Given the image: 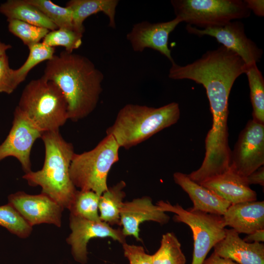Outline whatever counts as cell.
<instances>
[{"label": "cell", "instance_id": "obj_1", "mask_svg": "<svg viewBox=\"0 0 264 264\" xmlns=\"http://www.w3.org/2000/svg\"><path fill=\"white\" fill-rule=\"evenodd\" d=\"M42 76L54 82L64 94L69 120L83 119L96 108L104 76L87 57L63 51L47 61Z\"/></svg>", "mask_w": 264, "mask_h": 264}, {"label": "cell", "instance_id": "obj_2", "mask_svg": "<svg viewBox=\"0 0 264 264\" xmlns=\"http://www.w3.org/2000/svg\"><path fill=\"white\" fill-rule=\"evenodd\" d=\"M41 138L45 149L43 168L25 173L22 178L31 186H40L42 193L50 197L64 209H69L77 191L69 174L75 154L73 146L63 138L59 130L44 132Z\"/></svg>", "mask_w": 264, "mask_h": 264}, {"label": "cell", "instance_id": "obj_3", "mask_svg": "<svg viewBox=\"0 0 264 264\" xmlns=\"http://www.w3.org/2000/svg\"><path fill=\"white\" fill-rule=\"evenodd\" d=\"M180 114L176 102L158 108L128 104L118 111L106 134L112 135L120 148L129 149L176 124Z\"/></svg>", "mask_w": 264, "mask_h": 264}, {"label": "cell", "instance_id": "obj_4", "mask_svg": "<svg viewBox=\"0 0 264 264\" xmlns=\"http://www.w3.org/2000/svg\"><path fill=\"white\" fill-rule=\"evenodd\" d=\"M17 107L40 131L59 130L68 118V106L59 87L43 76L24 88Z\"/></svg>", "mask_w": 264, "mask_h": 264}, {"label": "cell", "instance_id": "obj_5", "mask_svg": "<svg viewBox=\"0 0 264 264\" xmlns=\"http://www.w3.org/2000/svg\"><path fill=\"white\" fill-rule=\"evenodd\" d=\"M120 148L114 137L107 134L92 150L75 153L69 168L75 187L81 190L92 191L101 196L109 188L108 176L119 160Z\"/></svg>", "mask_w": 264, "mask_h": 264}, {"label": "cell", "instance_id": "obj_6", "mask_svg": "<svg viewBox=\"0 0 264 264\" xmlns=\"http://www.w3.org/2000/svg\"><path fill=\"white\" fill-rule=\"evenodd\" d=\"M176 17L203 29L222 26L247 18L251 11L241 0H172Z\"/></svg>", "mask_w": 264, "mask_h": 264}, {"label": "cell", "instance_id": "obj_7", "mask_svg": "<svg viewBox=\"0 0 264 264\" xmlns=\"http://www.w3.org/2000/svg\"><path fill=\"white\" fill-rule=\"evenodd\" d=\"M163 212L175 214L173 220L187 224L191 229L194 250L191 264H202L206 256L225 234L222 216L209 214L190 208L185 209L178 204L159 201L156 204Z\"/></svg>", "mask_w": 264, "mask_h": 264}, {"label": "cell", "instance_id": "obj_8", "mask_svg": "<svg viewBox=\"0 0 264 264\" xmlns=\"http://www.w3.org/2000/svg\"><path fill=\"white\" fill-rule=\"evenodd\" d=\"M264 164V124L252 119L241 132L231 151L230 168L246 177Z\"/></svg>", "mask_w": 264, "mask_h": 264}, {"label": "cell", "instance_id": "obj_9", "mask_svg": "<svg viewBox=\"0 0 264 264\" xmlns=\"http://www.w3.org/2000/svg\"><path fill=\"white\" fill-rule=\"evenodd\" d=\"M43 133L17 107L11 129L0 144V161L9 156L14 157L19 160L25 173L30 172L31 149Z\"/></svg>", "mask_w": 264, "mask_h": 264}, {"label": "cell", "instance_id": "obj_10", "mask_svg": "<svg viewBox=\"0 0 264 264\" xmlns=\"http://www.w3.org/2000/svg\"><path fill=\"white\" fill-rule=\"evenodd\" d=\"M186 29L199 37H214L221 45L238 54L246 66L257 64L262 57L263 50L246 36L244 25L240 21H231L222 26L202 29L187 24Z\"/></svg>", "mask_w": 264, "mask_h": 264}, {"label": "cell", "instance_id": "obj_11", "mask_svg": "<svg viewBox=\"0 0 264 264\" xmlns=\"http://www.w3.org/2000/svg\"><path fill=\"white\" fill-rule=\"evenodd\" d=\"M69 227L71 232L66 242L71 246L74 260L82 264L87 262V244L92 239L110 237L122 244L126 242L122 230L114 229L103 221H91L70 214Z\"/></svg>", "mask_w": 264, "mask_h": 264}, {"label": "cell", "instance_id": "obj_12", "mask_svg": "<svg viewBox=\"0 0 264 264\" xmlns=\"http://www.w3.org/2000/svg\"><path fill=\"white\" fill-rule=\"evenodd\" d=\"M8 199L31 226L42 223L61 226L64 208L45 194L30 195L19 191L10 195Z\"/></svg>", "mask_w": 264, "mask_h": 264}, {"label": "cell", "instance_id": "obj_13", "mask_svg": "<svg viewBox=\"0 0 264 264\" xmlns=\"http://www.w3.org/2000/svg\"><path fill=\"white\" fill-rule=\"evenodd\" d=\"M181 22L177 17L170 21L154 23L143 21L133 26L127 39L134 51L142 52L146 48H151L165 56L172 64L175 61L168 47L169 37Z\"/></svg>", "mask_w": 264, "mask_h": 264}, {"label": "cell", "instance_id": "obj_14", "mask_svg": "<svg viewBox=\"0 0 264 264\" xmlns=\"http://www.w3.org/2000/svg\"><path fill=\"white\" fill-rule=\"evenodd\" d=\"M169 220V216L147 196L124 202L120 212V225L123 226L124 235L132 236L139 241H141L139 226L141 223L150 220L164 224Z\"/></svg>", "mask_w": 264, "mask_h": 264}, {"label": "cell", "instance_id": "obj_15", "mask_svg": "<svg viewBox=\"0 0 264 264\" xmlns=\"http://www.w3.org/2000/svg\"><path fill=\"white\" fill-rule=\"evenodd\" d=\"M218 256L239 264H264V244L247 242L233 229H225L224 238L213 247Z\"/></svg>", "mask_w": 264, "mask_h": 264}, {"label": "cell", "instance_id": "obj_16", "mask_svg": "<svg viewBox=\"0 0 264 264\" xmlns=\"http://www.w3.org/2000/svg\"><path fill=\"white\" fill-rule=\"evenodd\" d=\"M230 204L255 201L257 195L243 177L230 168L200 184Z\"/></svg>", "mask_w": 264, "mask_h": 264}, {"label": "cell", "instance_id": "obj_17", "mask_svg": "<svg viewBox=\"0 0 264 264\" xmlns=\"http://www.w3.org/2000/svg\"><path fill=\"white\" fill-rule=\"evenodd\" d=\"M225 226L238 233L248 235L264 229V201H251L231 204L222 215Z\"/></svg>", "mask_w": 264, "mask_h": 264}, {"label": "cell", "instance_id": "obj_18", "mask_svg": "<svg viewBox=\"0 0 264 264\" xmlns=\"http://www.w3.org/2000/svg\"><path fill=\"white\" fill-rule=\"evenodd\" d=\"M173 178L189 196L193 203L191 208L193 210L222 216L231 205L210 190L193 181L187 174L176 172Z\"/></svg>", "mask_w": 264, "mask_h": 264}, {"label": "cell", "instance_id": "obj_19", "mask_svg": "<svg viewBox=\"0 0 264 264\" xmlns=\"http://www.w3.org/2000/svg\"><path fill=\"white\" fill-rule=\"evenodd\" d=\"M118 2L117 0H71L67 2L66 6L72 11L75 29L83 34L85 20L89 16L101 12L108 17L109 26L115 28V16Z\"/></svg>", "mask_w": 264, "mask_h": 264}, {"label": "cell", "instance_id": "obj_20", "mask_svg": "<svg viewBox=\"0 0 264 264\" xmlns=\"http://www.w3.org/2000/svg\"><path fill=\"white\" fill-rule=\"evenodd\" d=\"M0 12L7 18V21L19 20L49 31L58 28L42 11L27 0H8L0 4Z\"/></svg>", "mask_w": 264, "mask_h": 264}, {"label": "cell", "instance_id": "obj_21", "mask_svg": "<svg viewBox=\"0 0 264 264\" xmlns=\"http://www.w3.org/2000/svg\"><path fill=\"white\" fill-rule=\"evenodd\" d=\"M126 183L122 180L109 187L100 196L99 202L101 220L110 225H120V212L126 196L123 189Z\"/></svg>", "mask_w": 264, "mask_h": 264}, {"label": "cell", "instance_id": "obj_22", "mask_svg": "<svg viewBox=\"0 0 264 264\" xmlns=\"http://www.w3.org/2000/svg\"><path fill=\"white\" fill-rule=\"evenodd\" d=\"M253 119L264 124V79L257 64L246 66Z\"/></svg>", "mask_w": 264, "mask_h": 264}, {"label": "cell", "instance_id": "obj_23", "mask_svg": "<svg viewBox=\"0 0 264 264\" xmlns=\"http://www.w3.org/2000/svg\"><path fill=\"white\" fill-rule=\"evenodd\" d=\"M151 258L152 264H186V262L181 244L172 232L162 235L160 247Z\"/></svg>", "mask_w": 264, "mask_h": 264}, {"label": "cell", "instance_id": "obj_24", "mask_svg": "<svg viewBox=\"0 0 264 264\" xmlns=\"http://www.w3.org/2000/svg\"><path fill=\"white\" fill-rule=\"evenodd\" d=\"M100 196L92 191L77 190L70 214L91 221H102L99 214Z\"/></svg>", "mask_w": 264, "mask_h": 264}, {"label": "cell", "instance_id": "obj_25", "mask_svg": "<svg viewBox=\"0 0 264 264\" xmlns=\"http://www.w3.org/2000/svg\"><path fill=\"white\" fill-rule=\"evenodd\" d=\"M28 56L23 64L17 69H13V78L17 87L24 81L28 73L39 63L51 59L54 55L55 47L49 46L43 42L28 46Z\"/></svg>", "mask_w": 264, "mask_h": 264}, {"label": "cell", "instance_id": "obj_26", "mask_svg": "<svg viewBox=\"0 0 264 264\" xmlns=\"http://www.w3.org/2000/svg\"><path fill=\"white\" fill-rule=\"evenodd\" d=\"M0 226L20 238L28 237L31 226L10 203L0 206Z\"/></svg>", "mask_w": 264, "mask_h": 264}, {"label": "cell", "instance_id": "obj_27", "mask_svg": "<svg viewBox=\"0 0 264 264\" xmlns=\"http://www.w3.org/2000/svg\"><path fill=\"white\" fill-rule=\"evenodd\" d=\"M27 1L42 11L58 28L76 30L73 23L72 11L69 8L58 5L49 0Z\"/></svg>", "mask_w": 264, "mask_h": 264}, {"label": "cell", "instance_id": "obj_28", "mask_svg": "<svg viewBox=\"0 0 264 264\" xmlns=\"http://www.w3.org/2000/svg\"><path fill=\"white\" fill-rule=\"evenodd\" d=\"M83 34L73 29L58 28L50 31L42 42L51 47L63 46L66 51L73 52L81 45Z\"/></svg>", "mask_w": 264, "mask_h": 264}, {"label": "cell", "instance_id": "obj_29", "mask_svg": "<svg viewBox=\"0 0 264 264\" xmlns=\"http://www.w3.org/2000/svg\"><path fill=\"white\" fill-rule=\"evenodd\" d=\"M8 22L9 32L20 38L28 46L40 43L50 31L45 28L19 20H12Z\"/></svg>", "mask_w": 264, "mask_h": 264}, {"label": "cell", "instance_id": "obj_30", "mask_svg": "<svg viewBox=\"0 0 264 264\" xmlns=\"http://www.w3.org/2000/svg\"><path fill=\"white\" fill-rule=\"evenodd\" d=\"M17 87L13 78V69L9 66L6 53L0 55V93L11 94Z\"/></svg>", "mask_w": 264, "mask_h": 264}, {"label": "cell", "instance_id": "obj_31", "mask_svg": "<svg viewBox=\"0 0 264 264\" xmlns=\"http://www.w3.org/2000/svg\"><path fill=\"white\" fill-rule=\"evenodd\" d=\"M124 256L129 264H152L151 255L146 253L142 246L131 245L125 242L122 244Z\"/></svg>", "mask_w": 264, "mask_h": 264}, {"label": "cell", "instance_id": "obj_32", "mask_svg": "<svg viewBox=\"0 0 264 264\" xmlns=\"http://www.w3.org/2000/svg\"><path fill=\"white\" fill-rule=\"evenodd\" d=\"M246 183L251 184H259L264 186V167L262 166L258 169L245 177Z\"/></svg>", "mask_w": 264, "mask_h": 264}, {"label": "cell", "instance_id": "obj_33", "mask_svg": "<svg viewBox=\"0 0 264 264\" xmlns=\"http://www.w3.org/2000/svg\"><path fill=\"white\" fill-rule=\"evenodd\" d=\"M248 8L255 15L260 17L264 16V1L263 0H244Z\"/></svg>", "mask_w": 264, "mask_h": 264}, {"label": "cell", "instance_id": "obj_34", "mask_svg": "<svg viewBox=\"0 0 264 264\" xmlns=\"http://www.w3.org/2000/svg\"><path fill=\"white\" fill-rule=\"evenodd\" d=\"M202 264H239L227 258L220 257L214 252L205 259Z\"/></svg>", "mask_w": 264, "mask_h": 264}, {"label": "cell", "instance_id": "obj_35", "mask_svg": "<svg viewBox=\"0 0 264 264\" xmlns=\"http://www.w3.org/2000/svg\"><path fill=\"white\" fill-rule=\"evenodd\" d=\"M243 240L247 242H264V229L255 231L247 235Z\"/></svg>", "mask_w": 264, "mask_h": 264}, {"label": "cell", "instance_id": "obj_36", "mask_svg": "<svg viewBox=\"0 0 264 264\" xmlns=\"http://www.w3.org/2000/svg\"><path fill=\"white\" fill-rule=\"evenodd\" d=\"M11 47L10 44H4L0 40V55L5 53L6 51Z\"/></svg>", "mask_w": 264, "mask_h": 264}]
</instances>
